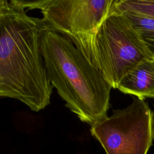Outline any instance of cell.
Returning a JSON list of instances; mask_svg holds the SVG:
<instances>
[{"label":"cell","mask_w":154,"mask_h":154,"mask_svg":"<svg viewBox=\"0 0 154 154\" xmlns=\"http://www.w3.org/2000/svg\"><path fill=\"white\" fill-rule=\"evenodd\" d=\"M45 29L15 0L0 1V96L35 112L50 104L54 88L42 51Z\"/></svg>","instance_id":"obj_1"},{"label":"cell","mask_w":154,"mask_h":154,"mask_svg":"<svg viewBox=\"0 0 154 154\" xmlns=\"http://www.w3.org/2000/svg\"><path fill=\"white\" fill-rule=\"evenodd\" d=\"M42 51L49 81L70 111L90 126L108 116L112 87L72 42L45 29Z\"/></svg>","instance_id":"obj_2"},{"label":"cell","mask_w":154,"mask_h":154,"mask_svg":"<svg viewBox=\"0 0 154 154\" xmlns=\"http://www.w3.org/2000/svg\"><path fill=\"white\" fill-rule=\"evenodd\" d=\"M80 51L114 89L139 63L153 58L129 19L112 5L94 36Z\"/></svg>","instance_id":"obj_3"},{"label":"cell","mask_w":154,"mask_h":154,"mask_svg":"<svg viewBox=\"0 0 154 154\" xmlns=\"http://www.w3.org/2000/svg\"><path fill=\"white\" fill-rule=\"evenodd\" d=\"M90 132L106 154H147L154 140V113L144 99L135 97L91 126Z\"/></svg>","instance_id":"obj_4"},{"label":"cell","mask_w":154,"mask_h":154,"mask_svg":"<svg viewBox=\"0 0 154 154\" xmlns=\"http://www.w3.org/2000/svg\"><path fill=\"white\" fill-rule=\"evenodd\" d=\"M114 0H41L38 7L46 29L57 32L79 49L94 36Z\"/></svg>","instance_id":"obj_5"},{"label":"cell","mask_w":154,"mask_h":154,"mask_svg":"<svg viewBox=\"0 0 154 154\" xmlns=\"http://www.w3.org/2000/svg\"><path fill=\"white\" fill-rule=\"evenodd\" d=\"M117 89L141 99L154 98V58L139 63L122 79Z\"/></svg>","instance_id":"obj_6"},{"label":"cell","mask_w":154,"mask_h":154,"mask_svg":"<svg viewBox=\"0 0 154 154\" xmlns=\"http://www.w3.org/2000/svg\"><path fill=\"white\" fill-rule=\"evenodd\" d=\"M112 7L129 19L154 58V18L131 10L117 8L113 3Z\"/></svg>","instance_id":"obj_7"},{"label":"cell","mask_w":154,"mask_h":154,"mask_svg":"<svg viewBox=\"0 0 154 154\" xmlns=\"http://www.w3.org/2000/svg\"><path fill=\"white\" fill-rule=\"evenodd\" d=\"M113 5L154 18V0H114Z\"/></svg>","instance_id":"obj_8"}]
</instances>
